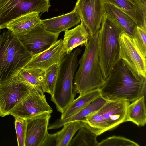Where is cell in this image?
<instances>
[{
    "label": "cell",
    "instance_id": "1",
    "mask_svg": "<svg viewBox=\"0 0 146 146\" xmlns=\"http://www.w3.org/2000/svg\"><path fill=\"white\" fill-rule=\"evenodd\" d=\"M146 84L145 78L135 74L119 59L100 89L101 95L107 99L132 102L145 96Z\"/></svg>",
    "mask_w": 146,
    "mask_h": 146
},
{
    "label": "cell",
    "instance_id": "2",
    "mask_svg": "<svg viewBox=\"0 0 146 146\" xmlns=\"http://www.w3.org/2000/svg\"><path fill=\"white\" fill-rule=\"evenodd\" d=\"M98 32L93 36H90L85 46L84 52L79 61V68L75 72L74 79L75 94L81 95L91 90L100 88L105 82L99 58Z\"/></svg>",
    "mask_w": 146,
    "mask_h": 146
},
{
    "label": "cell",
    "instance_id": "3",
    "mask_svg": "<svg viewBox=\"0 0 146 146\" xmlns=\"http://www.w3.org/2000/svg\"><path fill=\"white\" fill-rule=\"evenodd\" d=\"M33 56L16 35L3 32L0 35V82L17 74Z\"/></svg>",
    "mask_w": 146,
    "mask_h": 146
},
{
    "label": "cell",
    "instance_id": "4",
    "mask_svg": "<svg viewBox=\"0 0 146 146\" xmlns=\"http://www.w3.org/2000/svg\"><path fill=\"white\" fill-rule=\"evenodd\" d=\"M122 32L106 13L99 31L98 41L100 63L106 80L119 59V36Z\"/></svg>",
    "mask_w": 146,
    "mask_h": 146
},
{
    "label": "cell",
    "instance_id": "5",
    "mask_svg": "<svg viewBox=\"0 0 146 146\" xmlns=\"http://www.w3.org/2000/svg\"><path fill=\"white\" fill-rule=\"evenodd\" d=\"M82 50L78 47L66 54L61 61L58 77L50 100L61 113L74 99L73 81L79 65L78 57Z\"/></svg>",
    "mask_w": 146,
    "mask_h": 146
},
{
    "label": "cell",
    "instance_id": "6",
    "mask_svg": "<svg viewBox=\"0 0 146 146\" xmlns=\"http://www.w3.org/2000/svg\"><path fill=\"white\" fill-rule=\"evenodd\" d=\"M130 104L127 100L108 99L96 113L80 120L83 126L99 135L126 122L127 110Z\"/></svg>",
    "mask_w": 146,
    "mask_h": 146
},
{
    "label": "cell",
    "instance_id": "7",
    "mask_svg": "<svg viewBox=\"0 0 146 146\" xmlns=\"http://www.w3.org/2000/svg\"><path fill=\"white\" fill-rule=\"evenodd\" d=\"M50 0H0V29L11 22L31 13L48 12Z\"/></svg>",
    "mask_w": 146,
    "mask_h": 146
},
{
    "label": "cell",
    "instance_id": "8",
    "mask_svg": "<svg viewBox=\"0 0 146 146\" xmlns=\"http://www.w3.org/2000/svg\"><path fill=\"white\" fill-rule=\"evenodd\" d=\"M33 87L22 80L18 74L0 82V116L10 115L11 110Z\"/></svg>",
    "mask_w": 146,
    "mask_h": 146
},
{
    "label": "cell",
    "instance_id": "9",
    "mask_svg": "<svg viewBox=\"0 0 146 146\" xmlns=\"http://www.w3.org/2000/svg\"><path fill=\"white\" fill-rule=\"evenodd\" d=\"M41 88L33 87L30 93L11 110L15 118L27 119L45 113H51L52 108L47 103Z\"/></svg>",
    "mask_w": 146,
    "mask_h": 146
},
{
    "label": "cell",
    "instance_id": "10",
    "mask_svg": "<svg viewBox=\"0 0 146 146\" xmlns=\"http://www.w3.org/2000/svg\"><path fill=\"white\" fill-rule=\"evenodd\" d=\"M104 0H77L74 9L77 13L90 36L100 28L106 14Z\"/></svg>",
    "mask_w": 146,
    "mask_h": 146
},
{
    "label": "cell",
    "instance_id": "11",
    "mask_svg": "<svg viewBox=\"0 0 146 146\" xmlns=\"http://www.w3.org/2000/svg\"><path fill=\"white\" fill-rule=\"evenodd\" d=\"M119 58L136 75L146 78V60L133 38L122 32L119 36Z\"/></svg>",
    "mask_w": 146,
    "mask_h": 146
},
{
    "label": "cell",
    "instance_id": "12",
    "mask_svg": "<svg viewBox=\"0 0 146 146\" xmlns=\"http://www.w3.org/2000/svg\"><path fill=\"white\" fill-rule=\"evenodd\" d=\"M59 34L48 31L39 24L28 33L17 35L26 49L33 56L50 47L57 40Z\"/></svg>",
    "mask_w": 146,
    "mask_h": 146
},
{
    "label": "cell",
    "instance_id": "13",
    "mask_svg": "<svg viewBox=\"0 0 146 146\" xmlns=\"http://www.w3.org/2000/svg\"><path fill=\"white\" fill-rule=\"evenodd\" d=\"M51 113H45L26 119L25 146H42L49 133L48 128Z\"/></svg>",
    "mask_w": 146,
    "mask_h": 146
},
{
    "label": "cell",
    "instance_id": "14",
    "mask_svg": "<svg viewBox=\"0 0 146 146\" xmlns=\"http://www.w3.org/2000/svg\"><path fill=\"white\" fill-rule=\"evenodd\" d=\"M66 54L62 39H60L46 50L33 56L23 68H37L45 70L53 64L60 62Z\"/></svg>",
    "mask_w": 146,
    "mask_h": 146
},
{
    "label": "cell",
    "instance_id": "15",
    "mask_svg": "<svg viewBox=\"0 0 146 146\" xmlns=\"http://www.w3.org/2000/svg\"><path fill=\"white\" fill-rule=\"evenodd\" d=\"M118 8L134 21L137 26L146 28V0H104Z\"/></svg>",
    "mask_w": 146,
    "mask_h": 146
},
{
    "label": "cell",
    "instance_id": "16",
    "mask_svg": "<svg viewBox=\"0 0 146 146\" xmlns=\"http://www.w3.org/2000/svg\"><path fill=\"white\" fill-rule=\"evenodd\" d=\"M80 21L78 15L73 9L64 15L48 19H41L40 23L48 31L60 33L77 25Z\"/></svg>",
    "mask_w": 146,
    "mask_h": 146
},
{
    "label": "cell",
    "instance_id": "17",
    "mask_svg": "<svg viewBox=\"0 0 146 146\" xmlns=\"http://www.w3.org/2000/svg\"><path fill=\"white\" fill-rule=\"evenodd\" d=\"M90 35L82 22L74 28L65 31L62 41L64 50L66 54L72 51L79 46H85L88 43Z\"/></svg>",
    "mask_w": 146,
    "mask_h": 146
},
{
    "label": "cell",
    "instance_id": "18",
    "mask_svg": "<svg viewBox=\"0 0 146 146\" xmlns=\"http://www.w3.org/2000/svg\"><path fill=\"white\" fill-rule=\"evenodd\" d=\"M106 14L113 20L122 32L133 38L137 25L133 20L120 9L110 3H104Z\"/></svg>",
    "mask_w": 146,
    "mask_h": 146
},
{
    "label": "cell",
    "instance_id": "19",
    "mask_svg": "<svg viewBox=\"0 0 146 146\" xmlns=\"http://www.w3.org/2000/svg\"><path fill=\"white\" fill-rule=\"evenodd\" d=\"M107 100L108 99L101 95L72 116L65 119H57L48 125V130L58 129L66 123L74 121L80 120L92 115L99 110Z\"/></svg>",
    "mask_w": 146,
    "mask_h": 146
},
{
    "label": "cell",
    "instance_id": "20",
    "mask_svg": "<svg viewBox=\"0 0 146 146\" xmlns=\"http://www.w3.org/2000/svg\"><path fill=\"white\" fill-rule=\"evenodd\" d=\"M39 13H32L17 19L9 23L6 28L17 35L26 34L40 24Z\"/></svg>",
    "mask_w": 146,
    "mask_h": 146
},
{
    "label": "cell",
    "instance_id": "21",
    "mask_svg": "<svg viewBox=\"0 0 146 146\" xmlns=\"http://www.w3.org/2000/svg\"><path fill=\"white\" fill-rule=\"evenodd\" d=\"M100 89H95L79 95L61 113L60 119H65L72 116L101 95Z\"/></svg>",
    "mask_w": 146,
    "mask_h": 146
},
{
    "label": "cell",
    "instance_id": "22",
    "mask_svg": "<svg viewBox=\"0 0 146 146\" xmlns=\"http://www.w3.org/2000/svg\"><path fill=\"white\" fill-rule=\"evenodd\" d=\"M132 102L127 108L126 122L131 121L138 126H144L146 123L145 96H142Z\"/></svg>",
    "mask_w": 146,
    "mask_h": 146
},
{
    "label": "cell",
    "instance_id": "23",
    "mask_svg": "<svg viewBox=\"0 0 146 146\" xmlns=\"http://www.w3.org/2000/svg\"><path fill=\"white\" fill-rule=\"evenodd\" d=\"M60 131L55 133L56 146H68L76 132L83 126L80 120L70 122L65 124Z\"/></svg>",
    "mask_w": 146,
    "mask_h": 146
},
{
    "label": "cell",
    "instance_id": "24",
    "mask_svg": "<svg viewBox=\"0 0 146 146\" xmlns=\"http://www.w3.org/2000/svg\"><path fill=\"white\" fill-rule=\"evenodd\" d=\"M18 75L22 80L31 86L42 88L45 70L37 68H23Z\"/></svg>",
    "mask_w": 146,
    "mask_h": 146
},
{
    "label": "cell",
    "instance_id": "25",
    "mask_svg": "<svg viewBox=\"0 0 146 146\" xmlns=\"http://www.w3.org/2000/svg\"><path fill=\"white\" fill-rule=\"evenodd\" d=\"M72 138L68 146H98V136L88 128L82 126Z\"/></svg>",
    "mask_w": 146,
    "mask_h": 146
},
{
    "label": "cell",
    "instance_id": "26",
    "mask_svg": "<svg viewBox=\"0 0 146 146\" xmlns=\"http://www.w3.org/2000/svg\"><path fill=\"white\" fill-rule=\"evenodd\" d=\"M61 62L53 64L45 70L42 88L44 93H47L51 96L52 94L58 77Z\"/></svg>",
    "mask_w": 146,
    "mask_h": 146
},
{
    "label": "cell",
    "instance_id": "27",
    "mask_svg": "<svg viewBox=\"0 0 146 146\" xmlns=\"http://www.w3.org/2000/svg\"><path fill=\"white\" fill-rule=\"evenodd\" d=\"M135 142L125 137L113 136L98 143V146H139Z\"/></svg>",
    "mask_w": 146,
    "mask_h": 146
},
{
    "label": "cell",
    "instance_id": "28",
    "mask_svg": "<svg viewBox=\"0 0 146 146\" xmlns=\"http://www.w3.org/2000/svg\"><path fill=\"white\" fill-rule=\"evenodd\" d=\"M146 28L137 26L133 38L135 44L142 55L146 56Z\"/></svg>",
    "mask_w": 146,
    "mask_h": 146
},
{
    "label": "cell",
    "instance_id": "29",
    "mask_svg": "<svg viewBox=\"0 0 146 146\" xmlns=\"http://www.w3.org/2000/svg\"><path fill=\"white\" fill-rule=\"evenodd\" d=\"M15 126L18 146H25L27 123L25 119L15 118Z\"/></svg>",
    "mask_w": 146,
    "mask_h": 146
},
{
    "label": "cell",
    "instance_id": "30",
    "mask_svg": "<svg viewBox=\"0 0 146 146\" xmlns=\"http://www.w3.org/2000/svg\"><path fill=\"white\" fill-rule=\"evenodd\" d=\"M56 144L55 133L49 134L42 146H56Z\"/></svg>",
    "mask_w": 146,
    "mask_h": 146
}]
</instances>
